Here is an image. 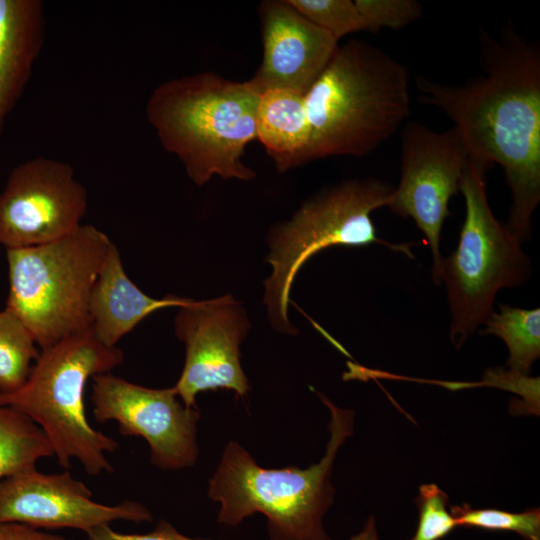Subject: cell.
<instances>
[{"mask_svg":"<svg viewBox=\"0 0 540 540\" xmlns=\"http://www.w3.org/2000/svg\"><path fill=\"white\" fill-rule=\"evenodd\" d=\"M90 540H204L181 534L165 520H160L155 529L146 534H126L114 531L109 524L101 525L86 533Z\"/></svg>","mask_w":540,"mask_h":540,"instance_id":"cell-25","label":"cell"},{"mask_svg":"<svg viewBox=\"0 0 540 540\" xmlns=\"http://www.w3.org/2000/svg\"><path fill=\"white\" fill-rule=\"evenodd\" d=\"M0 540H74L21 523H0Z\"/></svg>","mask_w":540,"mask_h":540,"instance_id":"cell-26","label":"cell"},{"mask_svg":"<svg viewBox=\"0 0 540 540\" xmlns=\"http://www.w3.org/2000/svg\"><path fill=\"white\" fill-rule=\"evenodd\" d=\"M45 38L42 1L0 0V137L29 83Z\"/></svg>","mask_w":540,"mask_h":540,"instance_id":"cell-16","label":"cell"},{"mask_svg":"<svg viewBox=\"0 0 540 540\" xmlns=\"http://www.w3.org/2000/svg\"><path fill=\"white\" fill-rule=\"evenodd\" d=\"M87 206L69 163L46 156L21 162L0 193V244L15 249L61 239L82 225Z\"/></svg>","mask_w":540,"mask_h":540,"instance_id":"cell-10","label":"cell"},{"mask_svg":"<svg viewBox=\"0 0 540 540\" xmlns=\"http://www.w3.org/2000/svg\"><path fill=\"white\" fill-rule=\"evenodd\" d=\"M448 500V495L437 485L420 486L415 500L419 510L418 526L409 540H439L457 527L448 511Z\"/></svg>","mask_w":540,"mask_h":540,"instance_id":"cell-23","label":"cell"},{"mask_svg":"<svg viewBox=\"0 0 540 540\" xmlns=\"http://www.w3.org/2000/svg\"><path fill=\"white\" fill-rule=\"evenodd\" d=\"M177 337L185 344L183 371L173 389L187 408L196 396L219 388L244 397L248 380L241 368L239 347L247 335L245 309L231 295L211 300H191L179 307L174 320Z\"/></svg>","mask_w":540,"mask_h":540,"instance_id":"cell-12","label":"cell"},{"mask_svg":"<svg viewBox=\"0 0 540 540\" xmlns=\"http://www.w3.org/2000/svg\"><path fill=\"white\" fill-rule=\"evenodd\" d=\"M51 456L49 439L32 419L0 405V481L35 470L40 459Z\"/></svg>","mask_w":540,"mask_h":540,"instance_id":"cell-18","label":"cell"},{"mask_svg":"<svg viewBox=\"0 0 540 540\" xmlns=\"http://www.w3.org/2000/svg\"><path fill=\"white\" fill-rule=\"evenodd\" d=\"M354 3L362 19L363 31L399 30L422 15V6L415 0H356Z\"/></svg>","mask_w":540,"mask_h":540,"instance_id":"cell-24","label":"cell"},{"mask_svg":"<svg viewBox=\"0 0 540 540\" xmlns=\"http://www.w3.org/2000/svg\"><path fill=\"white\" fill-rule=\"evenodd\" d=\"M401 140L400 181L387 207L402 218H412L423 233L432 254V280L441 285V232L450 215V199L460 192L469 154L454 127L439 132L409 122Z\"/></svg>","mask_w":540,"mask_h":540,"instance_id":"cell-9","label":"cell"},{"mask_svg":"<svg viewBox=\"0 0 540 540\" xmlns=\"http://www.w3.org/2000/svg\"><path fill=\"white\" fill-rule=\"evenodd\" d=\"M309 21L339 41L343 36L363 31V23L351 0H287Z\"/></svg>","mask_w":540,"mask_h":540,"instance_id":"cell-22","label":"cell"},{"mask_svg":"<svg viewBox=\"0 0 540 540\" xmlns=\"http://www.w3.org/2000/svg\"><path fill=\"white\" fill-rule=\"evenodd\" d=\"M393 187L377 179L349 180L304 203L292 219L271 231L264 304L273 327L295 333L288 320L289 293L304 263L331 246L359 247L378 243L414 258L411 244H391L376 234L371 213L388 205Z\"/></svg>","mask_w":540,"mask_h":540,"instance_id":"cell-8","label":"cell"},{"mask_svg":"<svg viewBox=\"0 0 540 540\" xmlns=\"http://www.w3.org/2000/svg\"><path fill=\"white\" fill-rule=\"evenodd\" d=\"M95 419L114 420L125 436H140L150 448L151 463L164 470L192 466L198 457L197 408H187L173 387L147 388L113 375L92 378Z\"/></svg>","mask_w":540,"mask_h":540,"instance_id":"cell-11","label":"cell"},{"mask_svg":"<svg viewBox=\"0 0 540 540\" xmlns=\"http://www.w3.org/2000/svg\"><path fill=\"white\" fill-rule=\"evenodd\" d=\"M256 138L279 172L306 163L311 128L305 96L287 89L263 92L256 110Z\"/></svg>","mask_w":540,"mask_h":540,"instance_id":"cell-17","label":"cell"},{"mask_svg":"<svg viewBox=\"0 0 540 540\" xmlns=\"http://www.w3.org/2000/svg\"><path fill=\"white\" fill-rule=\"evenodd\" d=\"M260 94L247 82L212 73L163 82L151 92L146 117L162 147L175 155L197 185L213 175L250 181L246 145L256 138Z\"/></svg>","mask_w":540,"mask_h":540,"instance_id":"cell-3","label":"cell"},{"mask_svg":"<svg viewBox=\"0 0 540 540\" xmlns=\"http://www.w3.org/2000/svg\"><path fill=\"white\" fill-rule=\"evenodd\" d=\"M117 520L151 522L152 514L136 501L105 505L92 500L91 490L69 471L45 474L35 469L0 481V523L87 533Z\"/></svg>","mask_w":540,"mask_h":540,"instance_id":"cell-13","label":"cell"},{"mask_svg":"<svg viewBox=\"0 0 540 540\" xmlns=\"http://www.w3.org/2000/svg\"><path fill=\"white\" fill-rule=\"evenodd\" d=\"M409 86L407 67L383 50L361 40L338 46L305 95L306 161L376 150L409 118Z\"/></svg>","mask_w":540,"mask_h":540,"instance_id":"cell-2","label":"cell"},{"mask_svg":"<svg viewBox=\"0 0 540 540\" xmlns=\"http://www.w3.org/2000/svg\"><path fill=\"white\" fill-rule=\"evenodd\" d=\"M112 243L95 226L82 224L47 244L6 249L5 309L42 350L91 327V291Z\"/></svg>","mask_w":540,"mask_h":540,"instance_id":"cell-6","label":"cell"},{"mask_svg":"<svg viewBox=\"0 0 540 540\" xmlns=\"http://www.w3.org/2000/svg\"><path fill=\"white\" fill-rule=\"evenodd\" d=\"M24 324L7 309L0 311V393L26 381L40 352Z\"/></svg>","mask_w":540,"mask_h":540,"instance_id":"cell-20","label":"cell"},{"mask_svg":"<svg viewBox=\"0 0 540 540\" xmlns=\"http://www.w3.org/2000/svg\"><path fill=\"white\" fill-rule=\"evenodd\" d=\"M485 173L469 160L460 186L466 211L458 245L442 263L441 285L445 284L451 313L450 339L457 348L494 311L497 293L521 286L532 270L520 240L490 208Z\"/></svg>","mask_w":540,"mask_h":540,"instance_id":"cell-7","label":"cell"},{"mask_svg":"<svg viewBox=\"0 0 540 540\" xmlns=\"http://www.w3.org/2000/svg\"><path fill=\"white\" fill-rule=\"evenodd\" d=\"M481 39L482 77L450 86L418 75L415 84L421 102L454 123L472 163L501 166L512 197L506 225L523 242L540 201V49L512 26Z\"/></svg>","mask_w":540,"mask_h":540,"instance_id":"cell-1","label":"cell"},{"mask_svg":"<svg viewBox=\"0 0 540 540\" xmlns=\"http://www.w3.org/2000/svg\"><path fill=\"white\" fill-rule=\"evenodd\" d=\"M450 513L457 527L516 532L525 540H540V511L512 513L498 509H475L468 504L452 506Z\"/></svg>","mask_w":540,"mask_h":540,"instance_id":"cell-21","label":"cell"},{"mask_svg":"<svg viewBox=\"0 0 540 540\" xmlns=\"http://www.w3.org/2000/svg\"><path fill=\"white\" fill-rule=\"evenodd\" d=\"M191 300L173 295L162 299L146 295L127 275L120 252L112 243L91 291V327L105 345L115 347L151 313L167 307L179 308Z\"/></svg>","mask_w":540,"mask_h":540,"instance_id":"cell-15","label":"cell"},{"mask_svg":"<svg viewBox=\"0 0 540 540\" xmlns=\"http://www.w3.org/2000/svg\"><path fill=\"white\" fill-rule=\"evenodd\" d=\"M319 396L331 411V436L320 462L306 469H265L238 443H228L208 490L220 503V523L235 526L259 512L267 517L271 540H331L322 519L335 492L330 483L333 462L352 435L354 415Z\"/></svg>","mask_w":540,"mask_h":540,"instance_id":"cell-4","label":"cell"},{"mask_svg":"<svg viewBox=\"0 0 540 540\" xmlns=\"http://www.w3.org/2000/svg\"><path fill=\"white\" fill-rule=\"evenodd\" d=\"M481 334H492L507 345L510 371L529 375L533 363L540 356V309H524L500 305L485 321Z\"/></svg>","mask_w":540,"mask_h":540,"instance_id":"cell-19","label":"cell"},{"mask_svg":"<svg viewBox=\"0 0 540 540\" xmlns=\"http://www.w3.org/2000/svg\"><path fill=\"white\" fill-rule=\"evenodd\" d=\"M259 16L263 57L248 82L260 95L287 89L305 96L336 52L338 40L287 0L261 2Z\"/></svg>","mask_w":540,"mask_h":540,"instance_id":"cell-14","label":"cell"},{"mask_svg":"<svg viewBox=\"0 0 540 540\" xmlns=\"http://www.w3.org/2000/svg\"><path fill=\"white\" fill-rule=\"evenodd\" d=\"M350 540H379L373 516L369 517L362 530L358 534L352 536Z\"/></svg>","mask_w":540,"mask_h":540,"instance_id":"cell-27","label":"cell"},{"mask_svg":"<svg viewBox=\"0 0 540 540\" xmlns=\"http://www.w3.org/2000/svg\"><path fill=\"white\" fill-rule=\"evenodd\" d=\"M123 361L122 350L105 345L90 327L43 349L23 385L0 393V405L27 415L43 430L59 466L70 468L76 459L89 475L110 473L106 454L119 444L90 425L84 394L89 379Z\"/></svg>","mask_w":540,"mask_h":540,"instance_id":"cell-5","label":"cell"}]
</instances>
